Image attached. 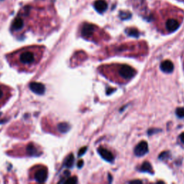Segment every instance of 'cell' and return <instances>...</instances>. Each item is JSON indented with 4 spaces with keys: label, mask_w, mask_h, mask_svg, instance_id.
<instances>
[{
    "label": "cell",
    "mask_w": 184,
    "mask_h": 184,
    "mask_svg": "<svg viewBox=\"0 0 184 184\" xmlns=\"http://www.w3.org/2000/svg\"><path fill=\"white\" fill-rule=\"evenodd\" d=\"M45 51V48L43 45L27 46L6 55V60L17 71L32 73L40 63Z\"/></svg>",
    "instance_id": "1"
},
{
    "label": "cell",
    "mask_w": 184,
    "mask_h": 184,
    "mask_svg": "<svg viewBox=\"0 0 184 184\" xmlns=\"http://www.w3.org/2000/svg\"><path fill=\"white\" fill-rule=\"evenodd\" d=\"M9 155L16 157H30L39 156L43 153V150L40 146L33 142L18 145L13 147L12 150L7 152Z\"/></svg>",
    "instance_id": "2"
},
{
    "label": "cell",
    "mask_w": 184,
    "mask_h": 184,
    "mask_svg": "<svg viewBox=\"0 0 184 184\" xmlns=\"http://www.w3.org/2000/svg\"><path fill=\"white\" fill-rule=\"evenodd\" d=\"M48 170L45 165H36L29 170V178L33 183H44L47 180Z\"/></svg>",
    "instance_id": "3"
},
{
    "label": "cell",
    "mask_w": 184,
    "mask_h": 184,
    "mask_svg": "<svg viewBox=\"0 0 184 184\" xmlns=\"http://www.w3.org/2000/svg\"><path fill=\"white\" fill-rule=\"evenodd\" d=\"M12 94V89L8 86L0 84V108L6 104Z\"/></svg>",
    "instance_id": "4"
},
{
    "label": "cell",
    "mask_w": 184,
    "mask_h": 184,
    "mask_svg": "<svg viewBox=\"0 0 184 184\" xmlns=\"http://www.w3.org/2000/svg\"><path fill=\"white\" fill-rule=\"evenodd\" d=\"M119 74L124 79H130L135 76V71L130 66L123 65L119 68Z\"/></svg>",
    "instance_id": "5"
},
{
    "label": "cell",
    "mask_w": 184,
    "mask_h": 184,
    "mask_svg": "<svg viewBox=\"0 0 184 184\" xmlns=\"http://www.w3.org/2000/svg\"><path fill=\"white\" fill-rule=\"evenodd\" d=\"M147 152H148V145L145 141H141L135 148V155L138 157L143 156Z\"/></svg>",
    "instance_id": "6"
},
{
    "label": "cell",
    "mask_w": 184,
    "mask_h": 184,
    "mask_svg": "<svg viewBox=\"0 0 184 184\" xmlns=\"http://www.w3.org/2000/svg\"><path fill=\"white\" fill-rule=\"evenodd\" d=\"M98 152L102 156V158L107 160V162H112L114 160V157L113 154L107 149L104 148V147H99L98 149Z\"/></svg>",
    "instance_id": "7"
},
{
    "label": "cell",
    "mask_w": 184,
    "mask_h": 184,
    "mask_svg": "<svg viewBox=\"0 0 184 184\" xmlns=\"http://www.w3.org/2000/svg\"><path fill=\"white\" fill-rule=\"evenodd\" d=\"M94 30H95L94 25L91 24H85L81 30V35L84 38H89L94 34Z\"/></svg>",
    "instance_id": "8"
},
{
    "label": "cell",
    "mask_w": 184,
    "mask_h": 184,
    "mask_svg": "<svg viewBox=\"0 0 184 184\" xmlns=\"http://www.w3.org/2000/svg\"><path fill=\"white\" fill-rule=\"evenodd\" d=\"M179 27H180V23L175 19H168L165 23V27H166L167 30L170 32H175L178 29Z\"/></svg>",
    "instance_id": "9"
},
{
    "label": "cell",
    "mask_w": 184,
    "mask_h": 184,
    "mask_svg": "<svg viewBox=\"0 0 184 184\" xmlns=\"http://www.w3.org/2000/svg\"><path fill=\"white\" fill-rule=\"evenodd\" d=\"M160 67L162 71H163V72H165V73H167V74H170V73L173 72V71L174 69L173 63L171 62V61H168V60L162 61V62L161 63V64H160Z\"/></svg>",
    "instance_id": "10"
},
{
    "label": "cell",
    "mask_w": 184,
    "mask_h": 184,
    "mask_svg": "<svg viewBox=\"0 0 184 184\" xmlns=\"http://www.w3.org/2000/svg\"><path fill=\"white\" fill-rule=\"evenodd\" d=\"M107 6H108L107 3L105 1H104V0H98V1H96L95 3H94L95 9L99 13L104 12L107 10Z\"/></svg>",
    "instance_id": "11"
},
{
    "label": "cell",
    "mask_w": 184,
    "mask_h": 184,
    "mask_svg": "<svg viewBox=\"0 0 184 184\" xmlns=\"http://www.w3.org/2000/svg\"><path fill=\"white\" fill-rule=\"evenodd\" d=\"M30 89L34 92L38 94H43L45 91V87L43 84H38V83H32L30 84Z\"/></svg>",
    "instance_id": "12"
},
{
    "label": "cell",
    "mask_w": 184,
    "mask_h": 184,
    "mask_svg": "<svg viewBox=\"0 0 184 184\" xmlns=\"http://www.w3.org/2000/svg\"><path fill=\"white\" fill-rule=\"evenodd\" d=\"M140 170L142 172H148V173H152V166L150 162H145L141 166Z\"/></svg>",
    "instance_id": "13"
},
{
    "label": "cell",
    "mask_w": 184,
    "mask_h": 184,
    "mask_svg": "<svg viewBox=\"0 0 184 184\" xmlns=\"http://www.w3.org/2000/svg\"><path fill=\"white\" fill-rule=\"evenodd\" d=\"M74 157L73 154H71L68 158L66 159V165L68 167V168H71V167L73 166L74 165Z\"/></svg>",
    "instance_id": "14"
},
{
    "label": "cell",
    "mask_w": 184,
    "mask_h": 184,
    "mask_svg": "<svg viewBox=\"0 0 184 184\" xmlns=\"http://www.w3.org/2000/svg\"><path fill=\"white\" fill-rule=\"evenodd\" d=\"M127 34H128V35L131 36V37L138 38L139 37V35H140V33H139L138 30H137L133 29V28H132V29H130L128 31H127Z\"/></svg>",
    "instance_id": "15"
},
{
    "label": "cell",
    "mask_w": 184,
    "mask_h": 184,
    "mask_svg": "<svg viewBox=\"0 0 184 184\" xmlns=\"http://www.w3.org/2000/svg\"><path fill=\"white\" fill-rule=\"evenodd\" d=\"M175 113L179 118H183L184 117V108H178L175 111Z\"/></svg>",
    "instance_id": "16"
},
{
    "label": "cell",
    "mask_w": 184,
    "mask_h": 184,
    "mask_svg": "<svg viewBox=\"0 0 184 184\" xmlns=\"http://www.w3.org/2000/svg\"><path fill=\"white\" fill-rule=\"evenodd\" d=\"M119 16H120V18L122 19H129V18H130L131 14L129 12H121Z\"/></svg>",
    "instance_id": "17"
},
{
    "label": "cell",
    "mask_w": 184,
    "mask_h": 184,
    "mask_svg": "<svg viewBox=\"0 0 184 184\" xmlns=\"http://www.w3.org/2000/svg\"><path fill=\"white\" fill-rule=\"evenodd\" d=\"M169 157V152H163L160 154V156H159V158H160V160H165V159H166L167 157Z\"/></svg>",
    "instance_id": "18"
},
{
    "label": "cell",
    "mask_w": 184,
    "mask_h": 184,
    "mask_svg": "<svg viewBox=\"0 0 184 184\" xmlns=\"http://www.w3.org/2000/svg\"><path fill=\"white\" fill-rule=\"evenodd\" d=\"M77 182V179H76V177H73V178H69L68 180H66V183H76Z\"/></svg>",
    "instance_id": "19"
},
{
    "label": "cell",
    "mask_w": 184,
    "mask_h": 184,
    "mask_svg": "<svg viewBox=\"0 0 184 184\" xmlns=\"http://www.w3.org/2000/svg\"><path fill=\"white\" fill-rule=\"evenodd\" d=\"M87 147H82V148H81V150H79V156H82V155H84V154L86 152H87Z\"/></svg>",
    "instance_id": "20"
},
{
    "label": "cell",
    "mask_w": 184,
    "mask_h": 184,
    "mask_svg": "<svg viewBox=\"0 0 184 184\" xmlns=\"http://www.w3.org/2000/svg\"><path fill=\"white\" fill-rule=\"evenodd\" d=\"M83 165H84V161H83L82 160H79V161L78 162V167H79V168H81Z\"/></svg>",
    "instance_id": "21"
},
{
    "label": "cell",
    "mask_w": 184,
    "mask_h": 184,
    "mask_svg": "<svg viewBox=\"0 0 184 184\" xmlns=\"http://www.w3.org/2000/svg\"><path fill=\"white\" fill-rule=\"evenodd\" d=\"M131 183H142V181L139 180H132V181L130 182Z\"/></svg>",
    "instance_id": "22"
},
{
    "label": "cell",
    "mask_w": 184,
    "mask_h": 184,
    "mask_svg": "<svg viewBox=\"0 0 184 184\" xmlns=\"http://www.w3.org/2000/svg\"><path fill=\"white\" fill-rule=\"evenodd\" d=\"M180 140L182 141V142H183V143H184V132H183V133H182L181 135H180Z\"/></svg>",
    "instance_id": "23"
}]
</instances>
